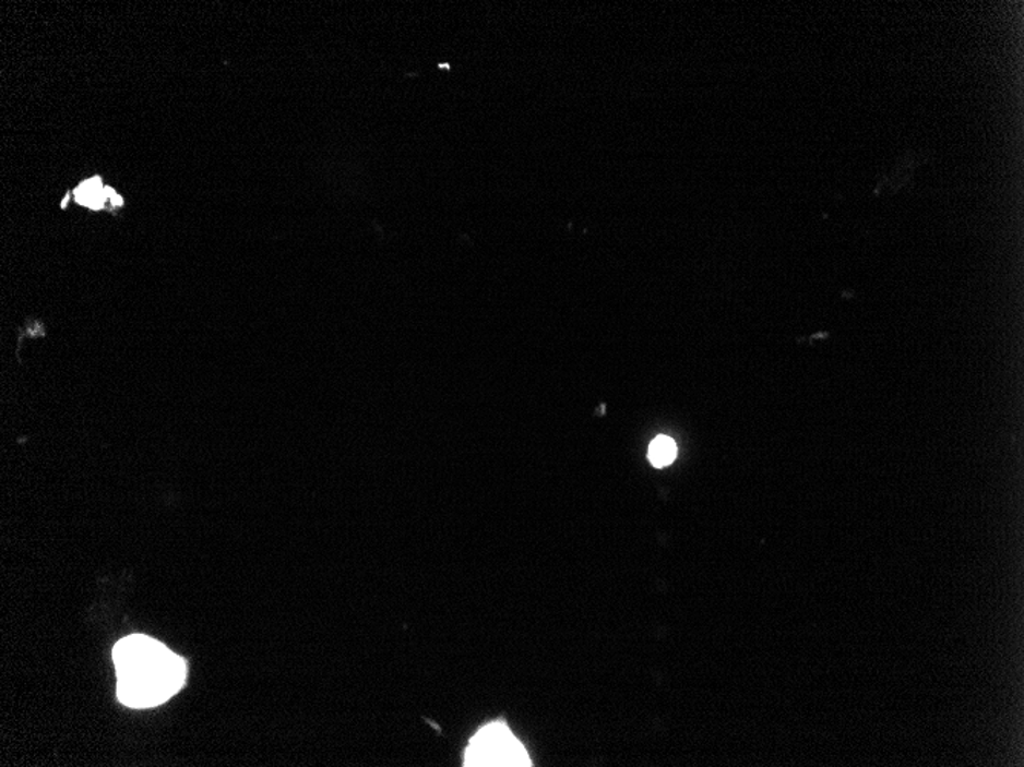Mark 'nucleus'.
Returning <instances> with one entry per match:
<instances>
[{
  "instance_id": "3",
  "label": "nucleus",
  "mask_w": 1024,
  "mask_h": 767,
  "mask_svg": "<svg viewBox=\"0 0 1024 767\" xmlns=\"http://www.w3.org/2000/svg\"><path fill=\"white\" fill-rule=\"evenodd\" d=\"M74 196L79 204L93 208V211H100V208L108 207L109 204H112V206L123 204L120 196L111 188H104L100 178L97 177L82 182L75 190Z\"/></svg>"
},
{
  "instance_id": "1",
  "label": "nucleus",
  "mask_w": 1024,
  "mask_h": 767,
  "mask_svg": "<svg viewBox=\"0 0 1024 767\" xmlns=\"http://www.w3.org/2000/svg\"><path fill=\"white\" fill-rule=\"evenodd\" d=\"M119 698L131 708L165 704L184 685V660L160 642L129 636L114 647Z\"/></svg>"
},
{
  "instance_id": "2",
  "label": "nucleus",
  "mask_w": 1024,
  "mask_h": 767,
  "mask_svg": "<svg viewBox=\"0 0 1024 767\" xmlns=\"http://www.w3.org/2000/svg\"><path fill=\"white\" fill-rule=\"evenodd\" d=\"M465 766H531L522 743L502 721L481 728L466 747Z\"/></svg>"
},
{
  "instance_id": "4",
  "label": "nucleus",
  "mask_w": 1024,
  "mask_h": 767,
  "mask_svg": "<svg viewBox=\"0 0 1024 767\" xmlns=\"http://www.w3.org/2000/svg\"><path fill=\"white\" fill-rule=\"evenodd\" d=\"M677 458V444L669 436H656L648 447V459L655 467L669 466Z\"/></svg>"
}]
</instances>
